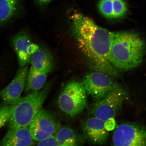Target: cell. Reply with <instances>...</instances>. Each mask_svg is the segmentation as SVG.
I'll use <instances>...</instances> for the list:
<instances>
[{"instance_id":"cell-1","label":"cell","mask_w":146,"mask_h":146,"mask_svg":"<svg viewBox=\"0 0 146 146\" xmlns=\"http://www.w3.org/2000/svg\"><path fill=\"white\" fill-rule=\"evenodd\" d=\"M70 19L73 35L89 68L111 77H118L117 69L109 59L112 33L77 12L71 15Z\"/></svg>"},{"instance_id":"cell-2","label":"cell","mask_w":146,"mask_h":146,"mask_svg":"<svg viewBox=\"0 0 146 146\" xmlns=\"http://www.w3.org/2000/svg\"><path fill=\"white\" fill-rule=\"evenodd\" d=\"M145 47L144 41L135 33H112L110 60L117 69L130 70L141 63Z\"/></svg>"},{"instance_id":"cell-3","label":"cell","mask_w":146,"mask_h":146,"mask_svg":"<svg viewBox=\"0 0 146 146\" xmlns=\"http://www.w3.org/2000/svg\"><path fill=\"white\" fill-rule=\"evenodd\" d=\"M51 87L47 83L42 90L32 91L15 104L8 121L10 128L29 126L42 109Z\"/></svg>"},{"instance_id":"cell-4","label":"cell","mask_w":146,"mask_h":146,"mask_svg":"<svg viewBox=\"0 0 146 146\" xmlns=\"http://www.w3.org/2000/svg\"><path fill=\"white\" fill-rule=\"evenodd\" d=\"M87 94L82 83L76 81L69 82L64 87L58 97V106L60 110L67 115H77L87 107Z\"/></svg>"},{"instance_id":"cell-5","label":"cell","mask_w":146,"mask_h":146,"mask_svg":"<svg viewBox=\"0 0 146 146\" xmlns=\"http://www.w3.org/2000/svg\"><path fill=\"white\" fill-rule=\"evenodd\" d=\"M127 96L125 89L119 85L104 98L96 102L91 109V113L104 121L114 118Z\"/></svg>"},{"instance_id":"cell-6","label":"cell","mask_w":146,"mask_h":146,"mask_svg":"<svg viewBox=\"0 0 146 146\" xmlns=\"http://www.w3.org/2000/svg\"><path fill=\"white\" fill-rule=\"evenodd\" d=\"M82 83L87 94L96 102L104 98L119 85L113 81L108 75L98 72L86 75Z\"/></svg>"},{"instance_id":"cell-7","label":"cell","mask_w":146,"mask_h":146,"mask_svg":"<svg viewBox=\"0 0 146 146\" xmlns=\"http://www.w3.org/2000/svg\"><path fill=\"white\" fill-rule=\"evenodd\" d=\"M112 142L115 146H146V129L137 123H122L116 127Z\"/></svg>"},{"instance_id":"cell-8","label":"cell","mask_w":146,"mask_h":146,"mask_svg":"<svg viewBox=\"0 0 146 146\" xmlns=\"http://www.w3.org/2000/svg\"><path fill=\"white\" fill-rule=\"evenodd\" d=\"M60 127L59 119L50 111L41 109L29 126L34 141H39L53 135Z\"/></svg>"},{"instance_id":"cell-9","label":"cell","mask_w":146,"mask_h":146,"mask_svg":"<svg viewBox=\"0 0 146 146\" xmlns=\"http://www.w3.org/2000/svg\"><path fill=\"white\" fill-rule=\"evenodd\" d=\"M11 41L20 67L28 65L33 55L40 48L39 46L32 41L29 33L25 30L14 35Z\"/></svg>"},{"instance_id":"cell-10","label":"cell","mask_w":146,"mask_h":146,"mask_svg":"<svg viewBox=\"0 0 146 146\" xmlns=\"http://www.w3.org/2000/svg\"><path fill=\"white\" fill-rule=\"evenodd\" d=\"M28 72V65L20 67L13 80L0 92V96L5 104L14 105L21 98Z\"/></svg>"},{"instance_id":"cell-11","label":"cell","mask_w":146,"mask_h":146,"mask_svg":"<svg viewBox=\"0 0 146 146\" xmlns=\"http://www.w3.org/2000/svg\"><path fill=\"white\" fill-rule=\"evenodd\" d=\"M82 129L85 138L94 145H105L108 139L109 131L106 128L105 121L95 117L86 120Z\"/></svg>"},{"instance_id":"cell-12","label":"cell","mask_w":146,"mask_h":146,"mask_svg":"<svg viewBox=\"0 0 146 146\" xmlns=\"http://www.w3.org/2000/svg\"><path fill=\"white\" fill-rule=\"evenodd\" d=\"M34 140L29 127L10 128L1 142L3 146H31Z\"/></svg>"},{"instance_id":"cell-13","label":"cell","mask_w":146,"mask_h":146,"mask_svg":"<svg viewBox=\"0 0 146 146\" xmlns=\"http://www.w3.org/2000/svg\"><path fill=\"white\" fill-rule=\"evenodd\" d=\"M30 68L40 72L48 74L54 67V60L52 54L45 47H40L33 55Z\"/></svg>"},{"instance_id":"cell-14","label":"cell","mask_w":146,"mask_h":146,"mask_svg":"<svg viewBox=\"0 0 146 146\" xmlns=\"http://www.w3.org/2000/svg\"><path fill=\"white\" fill-rule=\"evenodd\" d=\"M19 0H0V27L6 24L17 16Z\"/></svg>"},{"instance_id":"cell-15","label":"cell","mask_w":146,"mask_h":146,"mask_svg":"<svg viewBox=\"0 0 146 146\" xmlns=\"http://www.w3.org/2000/svg\"><path fill=\"white\" fill-rule=\"evenodd\" d=\"M55 136L59 146H77L82 143L81 138L75 131L70 127H60Z\"/></svg>"},{"instance_id":"cell-16","label":"cell","mask_w":146,"mask_h":146,"mask_svg":"<svg viewBox=\"0 0 146 146\" xmlns=\"http://www.w3.org/2000/svg\"><path fill=\"white\" fill-rule=\"evenodd\" d=\"M46 73L38 72L30 68L27 75L25 90L27 92L40 90L47 79Z\"/></svg>"},{"instance_id":"cell-17","label":"cell","mask_w":146,"mask_h":146,"mask_svg":"<svg viewBox=\"0 0 146 146\" xmlns=\"http://www.w3.org/2000/svg\"><path fill=\"white\" fill-rule=\"evenodd\" d=\"M98 8L104 17L109 19L114 18L112 0H100Z\"/></svg>"},{"instance_id":"cell-18","label":"cell","mask_w":146,"mask_h":146,"mask_svg":"<svg viewBox=\"0 0 146 146\" xmlns=\"http://www.w3.org/2000/svg\"><path fill=\"white\" fill-rule=\"evenodd\" d=\"M114 18L123 17L127 12V6L125 0H112Z\"/></svg>"},{"instance_id":"cell-19","label":"cell","mask_w":146,"mask_h":146,"mask_svg":"<svg viewBox=\"0 0 146 146\" xmlns=\"http://www.w3.org/2000/svg\"><path fill=\"white\" fill-rule=\"evenodd\" d=\"M14 105L5 104L0 107V129L8 121Z\"/></svg>"},{"instance_id":"cell-20","label":"cell","mask_w":146,"mask_h":146,"mask_svg":"<svg viewBox=\"0 0 146 146\" xmlns=\"http://www.w3.org/2000/svg\"><path fill=\"white\" fill-rule=\"evenodd\" d=\"M37 146H59L55 136L52 135L38 141Z\"/></svg>"},{"instance_id":"cell-21","label":"cell","mask_w":146,"mask_h":146,"mask_svg":"<svg viewBox=\"0 0 146 146\" xmlns=\"http://www.w3.org/2000/svg\"><path fill=\"white\" fill-rule=\"evenodd\" d=\"M105 126L106 129L109 131L114 129L116 127V124L114 118L110 119L105 121Z\"/></svg>"},{"instance_id":"cell-22","label":"cell","mask_w":146,"mask_h":146,"mask_svg":"<svg viewBox=\"0 0 146 146\" xmlns=\"http://www.w3.org/2000/svg\"><path fill=\"white\" fill-rule=\"evenodd\" d=\"M37 4L40 6H44L50 3L52 0H35Z\"/></svg>"}]
</instances>
